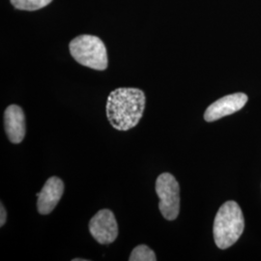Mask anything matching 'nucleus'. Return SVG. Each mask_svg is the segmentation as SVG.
Instances as JSON below:
<instances>
[{"label": "nucleus", "mask_w": 261, "mask_h": 261, "mask_svg": "<svg viewBox=\"0 0 261 261\" xmlns=\"http://www.w3.org/2000/svg\"><path fill=\"white\" fill-rule=\"evenodd\" d=\"M71 56L81 65L98 71L108 68V54L103 41L93 35H81L70 43Z\"/></svg>", "instance_id": "obj_3"}, {"label": "nucleus", "mask_w": 261, "mask_h": 261, "mask_svg": "<svg viewBox=\"0 0 261 261\" xmlns=\"http://www.w3.org/2000/svg\"><path fill=\"white\" fill-rule=\"evenodd\" d=\"M64 192V183L60 178H48L42 191L38 193V212L41 215L51 213Z\"/></svg>", "instance_id": "obj_7"}, {"label": "nucleus", "mask_w": 261, "mask_h": 261, "mask_svg": "<svg viewBox=\"0 0 261 261\" xmlns=\"http://www.w3.org/2000/svg\"><path fill=\"white\" fill-rule=\"evenodd\" d=\"M145 108V95L139 88L121 87L108 97L107 116L114 129L128 130L140 122Z\"/></svg>", "instance_id": "obj_1"}, {"label": "nucleus", "mask_w": 261, "mask_h": 261, "mask_svg": "<svg viewBox=\"0 0 261 261\" xmlns=\"http://www.w3.org/2000/svg\"><path fill=\"white\" fill-rule=\"evenodd\" d=\"M89 231L94 239L102 245L114 242L118 235V225L114 214L109 209H103L89 222Z\"/></svg>", "instance_id": "obj_5"}, {"label": "nucleus", "mask_w": 261, "mask_h": 261, "mask_svg": "<svg viewBox=\"0 0 261 261\" xmlns=\"http://www.w3.org/2000/svg\"><path fill=\"white\" fill-rule=\"evenodd\" d=\"M87 260V259H83V258H74L73 261H85Z\"/></svg>", "instance_id": "obj_12"}, {"label": "nucleus", "mask_w": 261, "mask_h": 261, "mask_svg": "<svg viewBox=\"0 0 261 261\" xmlns=\"http://www.w3.org/2000/svg\"><path fill=\"white\" fill-rule=\"evenodd\" d=\"M16 9L35 11L42 9L51 3L53 0H10Z\"/></svg>", "instance_id": "obj_9"}, {"label": "nucleus", "mask_w": 261, "mask_h": 261, "mask_svg": "<svg viewBox=\"0 0 261 261\" xmlns=\"http://www.w3.org/2000/svg\"><path fill=\"white\" fill-rule=\"evenodd\" d=\"M156 193L160 198L159 209L168 221H174L180 211V188L175 177L162 173L156 181Z\"/></svg>", "instance_id": "obj_4"}, {"label": "nucleus", "mask_w": 261, "mask_h": 261, "mask_svg": "<svg viewBox=\"0 0 261 261\" xmlns=\"http://www.w3.org/2000/svg\"><path fill=\"white\" fill-rule=\"evenodd\" d=\"M130 261H155L157 260L156 254L149 247L145 245H140L136 247L130 253Z\"/></svg>", "instance_id": "obj_10"}, {"label": "nucleus", "mask_w": 261, "mask_h": 261, "mask_svg": "<svg viewBox=\"0 0 261 261\" xmlns=\"http://www.w3.org/2000/svg\"><path fill=\"white\" fill-rule=\"evenodd\" d=\"M245 221L240 206L235 201H226L221 206L215 218L213 233L218 248L231 247L242 235Z\"/></svg>", "instance_id": "obj_2"}, {"label": "nucleus", "mask_w": 261, "mask_h": 261, "mask_svg": "<svg viewBox=\"0 0 261 261\" xmlns=\"http://www.w3.org/2000/svg\"><path fill=\"white\" fill-rule=\"evenodd\" d=\"M248 101V96L244 93H234L224 96L210 105L204 113L207 122H213L224 116L240 111Z\"/></svg>", "instance_id": "obj_6"}, {"label": "nucleus", "mask_w": 261, "mask_h": 261, "mask_svg": "<svg viewBox=\"0 0 261 261\" xmlns=\"http://www.w3.org/2000/svg\"><path fill=\"white\" fill-rule=\"evenodd\" d=\"M4 126L12 143H20L25 136L27 124L22 109L17 105L9 106L4 113Z\"/></svg>", "instance_id": "obj_8"}, {"label": "nucleus", "mask_w": 261, "mask_h": 261, "mask_svg": "<svg viewBox=\"0 0 261 261\" xmlns=\"http://www.w3.org/2000/svg\"><path fill=\"white\" fill-rule=\"evenodd\" d=\"M0 214H1V217H0V225L3 226L4 224L6 223V218H7L6 210H5V208H4L3 203H1V205H0Z\"/></svg>", "instance_id": "obj_11"}]
</instances>
